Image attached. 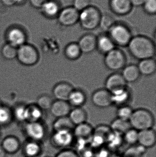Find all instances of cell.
Masks as SVG:
<instances>
[{
    "label": "cell",
    "instance_id": "obj_12",
    "mask_svg": "<svg viewBox=\"0 0 156 157\" xmlns=\"http://www.w3.org/2000/svg\"><path fill=\"white\" fill-rule=\"evenodd\" d=\"M105 89L111 92H114L127 87V83L121 74L114 72L110 75L104 82Z\"/></svg>",
    "mask_w": 156,
    "mask_h": 157
},
{
    "label": "cell",
    "instance_id": "obj_41",
    "mask_svg": "<svg viewBox=\"0 0 156 157\" xmlns=\"http://www.w3.org/2000/svg\"><path fill=\"white\" fill-rule=\"evenodd\" d=\"M55 157H80L74 150L69 148L62 149L58 153Z\"/></svg>",
    "mask_w": 156,
    "mask_h": 157
},
{
    "label": "cell",
    "instance_id": "obj_44",
    "mask_svg": "<svg viewBox=\"0 0 156 157\" xmlns=\"http://www.w3.org/2000/svg\"><path fill=\"white\" fill-rule=\"evenodd\" d=\"M132 6H143L146 0H130Z\"/></svg>",
    "mask_w": 156,
    "mask_h": 157
},
{
    "label": "cell",
    "instance_id": "obj_5",
    "mask_svg": "<svg viewBox=\"0 0 156 157\" xmlns=\"http://www.w3.org/2000/svg\"><path fill=\"white\" fill-rule=\"evenodd\" d=\"M126 62L124 52L116 48L104 55V65L108 70L115 72L122 70L126 65Z\"/></svg>",
    "mask_w": 156,
    "mask_h": 157
},
{
    "label": "cell",
    "instance_id": "obj_28",
    "mask_svg": "<svg viewBox=\"0 0 156 157\" xmlns=\"http://www.w3.org/2000/svg\"><path fill=\"white\" fill-rule=\"evenodd\" d=\"M75 125L72 123L68 116L57 118L53 123L54 132L71 131L73 132Z\"/></svg>",
    "mask_w": 156,
    "mask_h": 157
},
{
    "label": "cell",
    "instance_id": "obj_23",
    "mask_svg": "<svg viewBox=\"0 0 156 157\" xmlns=\"http://www.w3.org/2000/svg\"><path fill=\"white\" fill-rule=\"evenodd\" d=\"M137 66L141 75L151 76L156 72V63L154 58L139 61Z\"/></svg>",
    "mask_w": 156,
    "mask_h": 157
},
{
    "label": "cell",
    "instance_id": "obj_27",
    "mask_svg": "<svg viewBox=\"0 0 156 157\" xmlns=\"http://www.w3.org/2000/svg\"><path fill=\"white\" fill-rule=\"evenodd\" d=\"M68 117L75 126L86 122L87 114L85 110L82 109V107H78L71 110Z\"/></svg>",
    "mask_w": 156,
    "mask_h": 157
},
{
    "label": "cell",
    "instance_id": "obj_11",
    "mask_svg": "<svg viewBox=\"0 0 156 157\" xmlns=\"http://www.w3.org/2000/svg\"><path fill=\"white\" fill-rule=\"evenodd\" d=\"M93 105L101 109H106L112 105L111 94L105 88L95 90L91 98Z\"/></svg>",
    "mask_w": 156,
    "mask_h": 157
},
{
    "label": "cell",
    "instance_id": "obj_39",
    "mask_svg": "<svg viewBox=\"0 0 156 157\" xmlns=\"http://www.w3.org/2000/svg\"><path fill=\"white\" fill-rule=\"evenodd\" d=\"M143 6L144 10L146 13L150 15L155 14L156 0H146Z\"/></svg>",
    "mask_w": 156,
    "mask_h": 157
},
{
    "label": "cell",
    "instance_id": "obj_21",
    "mask_svg": "<svg viewBox=\"0 0 156 157\" xmlns=\"http://www.w3.org/2000/svg\"><path fill=\"white\" fill-rule=\"evenodd\" d=\"M1 145L6 154L14 155L19 151L21 143L17 137L9 136L4 138Z\"/></svg>",
    "mask_w": 156,
    "mask_h": 157
},
{
    "label": "cell",
    "instance_id": "obj_35",
    "mask_svg": "<svg viewBox=\"0 0 156 157\" xmlns=\"http://www.w3.org/2000/svg\"><path fill=\"white\" fill-rule=\"evenodd\" d=\"M53 101L51 97L49 95H42L39 97L38 99L37 106L41 110H49Z\"/></svg>",
    "mask_w": 156,
    "mask_h": 157
},
{
    "label": "cell",
    "instance_id": "obj_9",
    "mask_svg": "<svg viewBox=\"0 0 156 157\" xmlns=\"http://www.w3.org/2000/svg\"><path fill=\"white\" fill-rule=\"evenodd\" d=\"M7 43L16 48L25 44L27 40L26 32L20 27H11L9 28L5 34Z\"/></svg>",
    "mask_w": 156,
    "mask_h": 157
},
{
    "label": "cell",
    "instance_id": "obj_10",
    "mask_svg": "<svg viewBox=\"0 0 156 157\" xmlns=\"http://www.w3.org/2000/svg\"><path fill=\"white\" fill-rule=\"evenodd\" d=\"M24 130L29 140L32 141L40 142L46 135L45 127L38 121L28 122Z\"/></svg>",
    "mask_w": 156,
    "mask_h": 157
},
{
    "label": "cell",
    "instance_id": "obj_20",
    "mask_svg": "<svg viewBox=\"0 0 156 157\" xmlns=\"http://www.w3.org/2000/svg\"><path fill=\"white\" fill-rule=\"evenodd\" d=\"M112 105L119 107L127 105L131 99V93L127 87L111 93Z\"/></svg>",
    "mask_w": 156,
    "mask_h": 157
},
{
    "label": "cell",
    "instance_id": "obj_19",
    "mask_svg": "<svg viewBox=\"0 0 156 157\" xmlns=\"http://www.w3.org/2000/svg\"><path fill=\"white\" fill-rule=\"evenodd\" d=\"M115 48V44L108 34H101L97 37L96 49L102 54L105 55Z\"/></svg>",
    "mask_w": 156,
    "mask_h": 157
},
{
    "label": "cell",
    "instance_id": "obj_1",
    "mask_svg": "<svg viewBox=\"0 0 156 157\" xmlns=\"http://www.w3.org/2000/svg\"><path fill=\"white\" fill-rule=\"evenodd\" d=\"M127 47L131 55L139 61L152 59L155 55V45L154 41L146 36H133Z\"/></svg>",
    "mask_w": 156,
    "mask_h": 157
},
{
    "label": "cell",
    "instance_id": "obj_17",
    "mask_svg": "<svg viewBox=\"0 0 156 157\" xmlns=\"http://www.w3.org/2000/svg\"><path fill=\"white\" fill-rule=\"evenodd\" d=\"M156 142V132L153 128L138 132L137 143L143 147L151 148L154 146Z\"/></svg>",
    "mask_w": 156,
    "mask_h": 157
},
{
    "label": "cell",
    "instance_id": "obj_45",
    "mask_svg": "<svg viewBox=\"0 0 156 157\" xmlns=\"http://www.w3.org/2000/svg\"><path fill=\"white\" fill-rule=\"evenodd\" d=\"M6 154L0 145V157H5Z\"/></svg>",
    "mask_w": 156,
    "mask_h": 157
},
{
    "label": "cell",
    "instance_id": "obj_22",
    "mask_svg": "<svg viewBox=\"0 0 156 157\" xmlns=\"http://www.w3.org/2000/svg\"><path fill=\"white\" fill-rule=\"evenodd\" d=\"M122 70L121 74L126 83H135L141 76L137 65L135 64L126 65Z\"/></svg>",
    "mask_w": 156,
    "mask_h": 157
},
{
    "label": "cell",
    "instance_id": "obj_14",
    "mask_svg": "<svg viewBox=\"0 0 156 157\" xmlns=\"http://www.w3.org/2000/svg\"><path fill=\"white\" fill-rule=\"evenodd\" d=\"M109 6L114 14L120 16L128 14L133 6L130 0H110Z\"/></svg>",
    "mask_w": 156,
    "mask_h": 157
},
{
    "label": "cell",
    "instance_id": "obj_40",
    "mask_svg": "<svg viewBox=\"0 0 156 157\" xmlns=\"http://www.w3.org/2000/svg\"><path fill=\"white\" fill-rule=\"evenodd\" d=\"M91 6V0H73L72 6L79 12Z\"/></svg>",
    "mask_w": 156,
    "mask_h": 157
},
{
    "label": "cell",
    "instance_id": "obj_38",
    "mask_svg": "<svg viewBox=\"0 0 156 157\" xmlns=\"http://www.w3.org/2000/svg\"><path fill=\"white\" fill-rule=\"evenodd\" d=\"M12 114L9 109L5 107H0V125H5L9 123Z\"/></svg>",
    "mask_w": 156,
    "mask_h": 157
},
{
    "label": "cell",
    "instance_id": "obj_2",
    "mask_svg": "<svg viewBox=\"0 0 156 157\" xmlns=\"http://www.w3.org/2000/svg\"><path fill=\"white\" fill-rule=\"evenodd\" d=\"M154 115L149 110L139 109L133 110L129 122L132 128L139 132L152 129L154 124Z\"/></svg>",
    "mask_w": 156,
    "mask_h": 157
},
{
    "label": "cell",
    "instance_id": "obj_7",
    "mask_svg": "<svg viewBox=\"0 0 156 157\" xmlns=\"http://www.w3.org/2000/svg\"><path fill=\"white\" fill-rule=\"evenodd\" d=\"M79 12L72 6L61 8L57 17L60 25L64 27H70L78 22Z\"/></svg>",
    "mask_w": 156,
    "mask_h": 157
},
{
    "label": "cell",
    "instance_id": "obj_6",
    "mask_svg": "<svg viewBox=\"0 0 156 157\" xmlns=\"http://www.w3.org/2000/svg\"><path fill=\"white\" fill-rule=\"evenodd\" d=\"M16 58L22 64L32 66L38 61L39 56L34 47L25 43L17 48Z\"/></svg>",
    "mask_w": 156,
    "mask_h": 157
},
{
    "label": "cell",
    "instance_id": "obj_4",
    "mask_svg": "<svg viewBox=\"0 0 156 157\" xmlns=\"http://www.w3.org/2000/svg\"><path fill=\"white\" fill-rule=\"evenodd\" d=\"M115 46L125 47L132 37V31L126 25L116 22L108 32Z\"/></svg>",
    "mask_w": 156,
    "mask_h": 157
},
{
    "label": "cell",
    "instance_id": "obj_16",
    "mask_svg": "<svg viewBox=\"0 0 156 157\" xmlns=\"http://www.w3.org/2000/svg\"><path fill=\"white\" fill-rule=\"evenodd\" d=\"M61 8L57 0H47L39 9L42 14L48 18H56Z\"/></svg>",
    "mask_w": 156,
    "mask_h": 157
},
{
    "label": "cell",
    "instance_id": "obj_29",
    "mask_svg": "<svg viewBox=\"0 0 156 157\" xmlns=\"http://www.w3.org/2000/svg\"><path fill=\"white\" fill-rule=\"evenodd\" d=\"M80 49L76 42H71L68 44L64 49V55L67 59L75 61L79 59L81 56Z\"/></svg>",
    "mask_w": 156,
    "mask_h": 157
},
{
    "label": "cell",
    "instance_id": "obj_15",
    "mask_svg": "<svg viewBox=\"0 0 156 157\" xmlns=\"http://www.w3.org/2000/svg\"><path fill=\"white\" fill-rule=\"evenodd\" d=\"M74 89L72 85L66 82H61L57 84L53 88L54 98L56 100L67 101L69 97Z\"/></svg>",
    "mask_w": 156,
    "mask_h": 157
},
{
    "label": "cell",
    "instance_id": "obj_3",
    "mask_svg": "<svg viewBox=\"0 0 156 157\" xmlns=\"http://www.w3.org/2000/svg\"><path fill=\"white\" fill-rule=\"evenodd\" d=\"M101 15L99 8L91 5L79 12L78 22L83 29L94 30L99 27Z\"/></svg>",
    "mask_w": 156,
    "mask_h": 157
},
{
    "label": "cell",
    "instance_id": "obj_13",
    "mask_svg": "<svg viewBox=\"0 0 156 157\" xmlns=\"http://www.w3.org/2000/svg\"><path fill=\"white\" fill-rule=\"evenodd\" d=\"M77 43L82 54H90L96 49L97 36L90 33L85 34L80 38Z\"/></svg>",
    "mask_w": 156,
    "mask_h": 157
},
{
    "label": "cell",
    "instance_id": "obj_25",
    "mask_svg": "<svg viewBox=\"0 0 156 157\" xmlns=\"http://www.w3.org/2000/svg\"><path fill=\"white\" fill-rule=\"evenodd\" d=\"M86 100L87 96L83 90L74 89L70 95L67 101L71 106L78 108L84 105Z\"/></svg>",
    "mask_w": 156,
    "mask_h": 157
},
{
    "label": "cell",
    "instance_id": "obj_32",
    "mask_svg": "<svg viewBox=\"0 0 156 157\" xmlns=\"http://www.w3.org/2000/svg\"><path fill=\"white\" fill-rule=\"evenodd\" d=\"M18 48L7 43L2 48L3 57L7 60H12L16 58Z\"/></svg>",
    "mask_w": 156,
    "mask_h": 157
},
{
    "label": "cell",
    "instance_id": "obj_37",
    "mask_svg": "<svg viewBox=\"0 0 156 157\" xmlns=\"http://www.w3.org/2000/svg\"><path fill=\"white\" fill-rule=\"evenodd\" d=\"M124 140L127 144L133 145L138 142V132L131 128L123 135Z\"/></svg>",
    "mask_w": 156,
    "mask_h": 157
},
{
    "label": "cell",
    "instance_id": "obj_30",
    "mask_svg": "<svg viewBox=\"0 0 156 157\" xmlns=\"http://www.w3.org/2000/svg\"><path fill=\"white\" fill-rule=\"evenodd\" d=\"M131 128L129 121H124L118 118L112 121L110 126L112 132L119 134H124Z\"/></svg>",
    "mask_w": 156,
    "mask_h": 157
},
{
    "label": "cell",
    "instance_id": "obj_24",
    "mask_svg": "<svg viewBox=\"0 0 156 157\" xmlns=\"http://www.w3.org/2000/svg\"><path fill=\"white\" fill-rule=\"evenodd\" d=\"M94 128L88 123L76 125L73 131L74 136L80 139H87L93 136Z\"/></svg>",
    "mask_w": 156,
    "mask_h": 157
},
{
    "label": "cell",
    "instance_id": "obj_43",
    "mask_svg": "<svg viewBox=\"0 0 156 157\" xmlns=\"http://www.w3.org/2000/svg\"><path fill=\"white\" fill-rule=\"evenodd\" d=\"M1 2L4 5L8 7L16 6L15 0H1Z\"/></svg>",
    "mask_w": 156,
    "mask_h": 157
},
{
    "label": "cell",
    "instance_id": "obj_42",
    "mask_svg": "<svg viewBox=\"0 0 156 157\" xmlns=\"http://www.w3.org/2000/svg\"><path fill=\"white\" fill-rule=\"evenodd\" d=\"M47 0H28L29 3L34 8L39 10Z\"/></svg>",
    "mask_w": 156,
    "mask_h": 157
},
{
    "label": "cell",
    "instance_id": "obj_26",
    "mask_svg": "<svg viewBox=\"0 0 156 157\" xmlns=\"http://www.w3.org/2000/svg\"><path fill=\"white\" fill-rule=\"evenodd\" d=\"M23 152L26 157H37L42 152L39 142L28 140L23 146Z\"/></svg>",
    "mask_w": 156,
    "mask_h": 157
},
{
    "label": "cell",
    "instance_id": "obj_8",
    "mask_svg": "<svg viewBox=\"0 0 156 157\" xmlns=\"http://www.w3.org/2000/svg\"><path fill=\"white\" fill-rule=\"evenodd\" d=\"M74 137L73 132H54L51 136L50 142L52 146L56 148L66 149L72 144Z\"/></svg>",
    "mask_w": 156,
    "mask_h": 157
},
{
    "label": "cell",
    "instance_id": "obj_31",
    "mask_svg": "<svg viewBox=\"0 0 156 157\" xmlns=\"http://www.w3.org/2000/svg\"><path fill=\"white\" fill-rule=\"evenodd\" d=\"M114 17L107 13L102 14L99 27L105 32H108L116 23Z\"/></svg>",
    "mask_w": 156,
    "mask_h": 157
},
{
    "label": "cell",
    "instance_id": "obj_36",
    "mask_svg": "<svg viewBox=\"0 0 156 157\" xmlns=\"http://www.w3.org/2000/svg\"><path fill=\"white\" fill-rule=\"evenodd\" d=\"M28 109V122L38 121L42 116V113L41 110L37 106H29L27 107Z\"/></svg>",
    "mask_w": 156,
    "mask_h": 157
},
{
    "label": "cell",
    "instance_id": "obj_33",
    "mask_svg": "<svg viewBox=\"0 0 156 157\" xmlns=\"http://www.w3.org/2000/svg\"><path fill=\"white\" fill-rule=\"evenodd\" d=\"M133 110L128 105L118 107L116 111L117 118L124 121H129L132 114Z\"/></svg>",
    "mask_w": 156,
    "mask_h": 157
},
{
    "label": "cell",
    "instance_id": "obj_34",
    "mask_svg": "<svg viewBox=\"0 0 156 157\" xmlns=\"http://www.w3.org/2000/svg\"><path fill=\"white\" fill-rule=\"evenodd\" d=\"M16 119L19 121H27L28 120V109L23 105L17 106L13 113Z\"/></svg>",
    "mask_w": 156,
    "mask_h": 157
},
{
    "label": "cell",
    "instance_id": "obj_18",
    "mask_svg": "<svg viewBox=\"0 0 156 157\" xmlns=\"http://www.w3.org/2000/svg\"><path fill=\"white\" fill-rule=\"evenodd\" d=\"M71 109L67 101L56 100L53 101L49 110L53 116L59 118L68 116Z\"/></svg>",
    "mask_w": 156,
    "mask_h": 157
}]
</instances>
